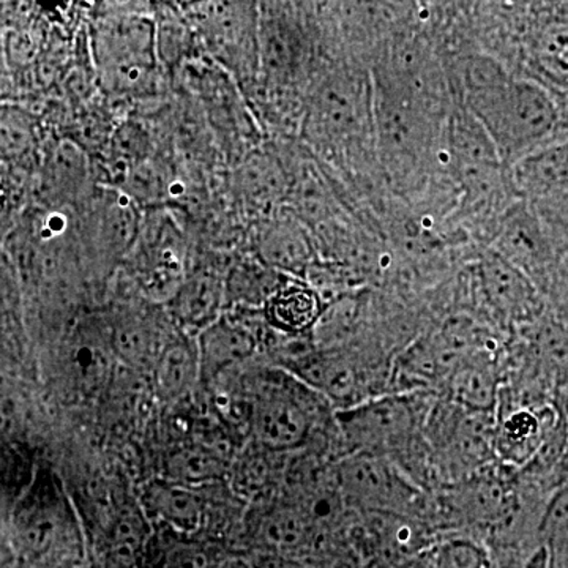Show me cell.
Returning a JSON list of instances; mask_svg holds the SVG:
<instances>
[{"mask_svg": "<svg viewBox=\"0 0 568 568\" xmlns=\"http://www.w3.org/2000/svg\"><path fill=\"white\" fill-rule=\"evenodd\" d=\"M298 141L349 194L357 211L387 193L376 153L372 71L332 63L306 95Z\"/></svg>", "mask_w": 568, "mask_h": 568, "instance_id": "6da1fadb", "label": "cell"}, {"mask_svg": "<svg viewBox=\"0 0 568 568\" xmlns=\"http://www.w3.org/2000/svg\"><path fill=\"white\" fill-rule=\"evenodd\" d=\"M444 63L455 103L476 118L507 168L566 133L555 97L491 55L467 50Z\"/></svg>", "mask_w": 568, "mask_h": 568, "instance_id": "7a4b0ae2", "label": "cell"}, {"mask_svg": "<svg viewBox=\"0 0 568 568\" xmlns=\"http://www.w3.org/2000/svg\"><path fill=\"white\" fill-rule=\"evenodd\" d=\"M376 153L388 192L406 203L424 196L440 174V145L450 112L373 82Z\"/></svg>", "mask_w": 568, "mask_h": 568, "instance_id": "3957f363", "label": "cell"}, {"mask_svg": "<svg viewBox=\"0 0 568 568\" xmlns=\"http://www.w3.org/2000/svg\"><path fill=\"white\" fill-rule=\"evenodd\" d=\"M92 61L104 93L118 99L152 97L162 89L159 28L138 11L97 18L91 32Z\"/></svg>", "mask_w": 568, "mask_h": 568, "instance_id": "277c9868", "label": "cell"}, {"mask_svg": "<svg viewBox=\"0 0 568 568\" xmlns=\"http://www.w3.org/2000/svg\"><path fill=\"white\" fill-rule=\"evenodd\" d=\"M248 429L256 446L276 454L301 450L315 435L324 406L312 388L280 366H260L250 373Z\"/></svg>", "mask_w": 568, "mask_h": 568, "instance_id": "5b68a950", "label": "cell"}, {"mask_svg": "<svg viewBox=\"0 0 568 568\" xmlns=\"http://www.w3.org/2000/svg\"><path fill=\"white\" fill-rule=\"evenodd\" d=\"M334 473L336 487L349 510L418 519L436 532V500L390 459L368 454L345 455Z\"/></svg>", "mask_w": 568, "mask_h": 568, "instance_id": "8992f818", "label": "cell"}, {"mask_svg": "<svg viewBox=\"0 0 568 568\" xmlns=\"http://www.w3.org/2000/svg\"><path fill=\"white\" fill-rule=\"evenodd\" d=\"M465 274L473 312L508 335L549 315L528 276L495 250H480L465 264Z\"/></svg>", "mask_w": 568, "mask_h": 568, "instance_id": "52a82bcc", "label": "cell"}, {"mask_svg": "<svg viewBox=\"0 0 568 568\" xmlns=\"http://www.w3.org/2000/svg\"><path fill=\"white\" fill-rule=\"evenodd\" d=\"M189 18L216 65L248 95L260 73V3H190Z\"/></svg>", "mask_w": 568, "mask_h": 568, "instance_id": "ba28073f", "label": "cell"}, {"mask_svg": "<svg viewBox=\"0 0 568 568\" xmlns=\"http://www.w3.org/2000/svg\"><path fill=\"white\" fill-rule=\"evenodd\" d=\"M189 239L168 209H142L140 233L125 257L126 271L152 298L170 301L189 274Z\"/></svg>", "mask_w": 568, "mask_h": 568, "instance_id": "9c48e42d", "label": "cell"}, {"mask_svg": "<svg viewBox=\"0 0 568 568\" xmlns=\"http://www.w3.org/2000/svg\"><path fill=\"white\" fill-rule=\"evenodd\" d=\"M142 209L129 194L110 185H93L78 205L74 231L80 252L92 264L123 263L140 233Z\"/></svg>", "mask_w": 568, "mask_h": 568, "instance_id": "30bf717a", "label": "cell"}, {"mask_svg": "<svg viewBox=\"0 0 568 568\" xmlns=\"http://www.w3.org/2000/svg\"><path fill=\"white\" fill-rule=\"evenodd\" d=\"M231 189L250 226L287 205L290 179L274 141H265L234 164Z\"/></svg>", "mask_w": 568, "mask_h": 568, "instance_id": "8fae6325", "label": "cell"}, {"mask_svg": "<svg viewBox=\"0 0 568 568\" xmlns=\"http://www.w3.org/2000/svg\"><path fill=\"white\" fill-rule=\"evenodd\" d=\"M250 245L257 260L293 278L305 280L320 260L315 239L290 205L250 226Z\"/></svg>", "mask_w": 568, "mask_h": 568, "instance_id": "7c38bea8", "label": "cell"}, {"mask_svg": "<svg viewBox=\"0 0 568 568\" xmlns=\"http://www.w3.org/2000/svg\"><path fill=\"white\" fill-rule=\"evenodd\" d=\"M227 267L211 264L196 265L189 271L173 297L166 302L168 315L175 327L183 332H196L215 323L226 310Z\"/></svg>", "mask_w": 568, "mask_h": 568, "instance_id": "4fadbf2b", "label": "cell"}, {"mask_svg": "<svg viewBox=\"0 0 568 568\" xmlns=\"http://www.w3.org/2000/svg\"><path fill=\"white\" fill-rule=\"evenodd\" d=\"M508 173L519 200L526 203L568 194V132L523 156Z\"/></svg>", "mask_w": 568, "mask_h": 568, "instance_id": "5bb4252c", "label": "cell"}, {"mask_svg": "<svg viewBox=\"0 0 568 568\" xmlns=\"http://www.w3.org/2000/svg\"><path fill=\"white\" fill-rule=\"evenodd\" d=\"M115 358L141 368L155 365L156 358L175 331H168L151 310L126 308L106 324Z\"/></svg>", "mask_w": 568, "mask_h": 568, "instance_id": "9a60e30c", "label": "cell"}, {"mask_svg": "<svg viewBox=\"0 0 568 568\" xmlns=\"http://www.w3.org/2000/svg\"><path fill=\"white\" fill-rule=\"evenodd\" d=\"M324 537L295 504L268 508L256 525L260 551L276 552L298 560L302 556L323 549Z\"/></svg>", "mask_w": 568, "mask_h": 568, "instance_id": "2e32d148", "label": "cell"}, {"mask_svg": "<svg viewBox=\"0 0 568 568\" xmlns=\"http://www.w3.org/2000/svg\"><path fill=\"white\" fill-rule=\"evenodd\" d=\"M141 500L149 517L181 536H192L203 526L205 500L196 488L166 477L152 478L142 487Z\"/></svg>", "mask_w": 568, "mask_h": 568, "instance_id": "e0dca14e", "label": "cell"}, {"mask_svg": "<svg viewBox=\"0 0 568 568\" xmlns=\"http://www.w3.org/2000/svg\"><path fill=\"white\" fill-rule=\"evenodd\" d=\"M320 294L304 280L290 278L263 306L265 323L286 338H306L323 315Z\"/></svg>", "mask_w": 568, "mask_h": 568, "instance_id": "ac0fdd59", "label": "cell"}, {"mask_svg": "<svg viewBox=\"0 0 568 568\" xmlns=\"http://www.w3.org/2000/svg\"><path fill=\"white\" fill-rule=\"evenodd\" d=\"M152 369L156 394L164 402L189 394L200 384L196 336L175 327Z\"/></svg>", "mask_w": 568, "mask_h": 568, "instance_id": "d6986e66", "label": "cell"}, {"mask_svg": "<svg viewBox=\"0 0 568 568\" xmlns=\"http://www.w3.org/2000/svg\"><path fill=\"white\" fill-rule=\"evenodd\" d=\"M290 278L293 276L280 274L252 252L239 254L227 265L226 310H263L265 302Z\"/></svg>", "mask_w": 568, "mask_h": 568, "instance_id": "ffe728a7", "label": "cell"}, {"mask_svg": "<svg viewBox=\"0 0 568 568\" xmlns=\"http://www.w3.org/2000/svg\"><path fill=\"white\" fill-rule=\"evenodd\" d=\"M523 568H568V481L545 504L536 548Z\"/></svg>", "mask_w": 568, "mask_h": 568, "instance_id": "44dd1931", "label": "cell"}, {"mask_svg": "<svg viewBox=\"0 0 568 568\" xmlns=\"http://www.w3.org/2000/svg\"><path fill=\"white\" fill-rule=\"evenodd\" d=\"M233 459L226 452L205 444H189L174 450L166 459L164 476L190 488L224 480L231 473Z\"/></svg>", "mask_w": 568, "mask_h": 568, "instance_id": "7402d4cb", "label": "cell"}, {"mask_svg": "<svg viewBox=\"0 0 568 568\" xmlns=\"http://www.w3.org/2000/svg\"><path fill=\"white\" fill-rule=\"evenodd\" d=\"M39 148V122L20 104H0V162L21 163Z\"/></svg>", "mask_w": 568, "mask_h": 568, "instance_id": "603a6c76", "label": "cell"}, {"mask_svg": "<svg viewBox=\"0 0 568 568\" xmlns=\"http://www.w3.org/2000/svg\"><path fill=\"white\" fill-rule=\"evenodd\" d=\"M432 556L436 568H495L485 541L470 534L455 532L437 538Z\"/></svg>", "mask_w": 568, "mask_h": 568, "instance_id": "cb8c5ba5", "label": "cell"}, {"mask_svg": "<svg viewBox=\"0 0 568 568\" xmlns=\"http://www.w3.org/2000/svg\"><path fill=\"white\" fill-rule=\"evenodd\" d=\"M256 452L245 455L239 465L231 466L230 476H234V484L237 489L246 493V495H261L265 489L271 487L274 480L275 465L274 457L276 452L265 450V448L256 446Z\"/></svg>", "mask_w": 568, "mask_h": 568, "instance_id": "d4e9b609", "label": "cell"}, {"mask_svg": "<svg viewBox=\"0 0 568 568\" xmlns=\"http://www.w3.org/2000/svg\"><path fill=\"white\" fill-rule=\"evenodd\" d=\"M532 207L536 209L564 257V254L568 252V194L555 197V200L534 203Z\"/></svg>", "mask_w": 568, "mask_h": 568, "instance_id": "484cf974", "label": "cell"}, {"mask_svg": "<svg viewBox=\"0 0 568 568\" xmlns=\"http://www.w3.org/2000/svg\"><path fill=\"white\" fill-rule=\"evenodd\" d=\"M207 552L192 541H178L164 552L160 568H215Z\"/></svg>", "mask_w": 568, "mask_h": 568, "instance_id": "4316f807", "label": "cell"}, {"mask_svg": "<svg viewBox=\"0 0 568 568\" xmlns=\"http://www.w3.org/2000/svg\"><path fill=\"white\" fill-rule=\"evenodd\" d=\"M248 562L250 568H305L302 560L268 551H257Z\"/></svg>", "mask_w": 568, "mask_h": 568, "instance_id": "83f0119b", "label": "cell"}, {"mask_svg": "<svg viewBox=\"0 0 568 568\" xmlns=\"http://www.w3.org/2000/svg\"><path fill=\"white\" fill-rule=\"evenodd\" d=\"M392 568H436L435 560L432 556V547L425 549V551L418 552V555L410 556L402 562L396 564Z\"/></svg>", "mask_w": 568, "mask_h": 568, "instance_id": "f1b7e54d", "label": "cell"}, {"mask_svg": "<svg viewBox=\"0 0 568 568\" xmlns=\"http://www.w3.org/2000/svg\"><path fill=\"white\" fill-rule=\"evenodd\" d=\"M566 410V448H564L562 462L559 465L560 487L568 481V402L564 403Z\"/></svg>", "mask_w": 568, "mask_h": 568, "instance_id": "f546056e", "label": "cell"}, {"mask_svg": "<svg viewBox=\"0 0 568 568\" xmlns=\"http://www.w3.org/2000/svg\"><path fill=\"white\" fill-rule=\"evenodd\" d=\"M215 568H250V562L246 559H227Z\"/></svg>", "mask_w": 568, "mask_h": 568, "instance_id": "4dcf8cb0", "label": "cell"}, {"mask_svg": "<svg viewBox=\"0 0 568 568\" xmlns=\"http://www.w3.org/2000/svg\"><path fill=\"white\" fill-rule=\"evenodd\" d=\"M3 196H6V190H3V186L0 185V204H2Z\"/></svg>", "mask_w": 568, "mask_h": 568, "instance_id": "1f68e13d", "label": "cell"}]
</instances>
